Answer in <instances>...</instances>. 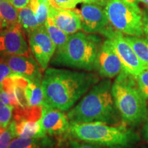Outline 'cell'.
Listing matches in <instances>:
<instances>
[{
  "instance_id": "277c9868",
  "label": "cell",
  "mask_w": 148,
  "mask_h": 148,
  "mask_svg": "<svg viewBox=\"0 0 148 148\" xmlns=\"http://www.w3.org/2000/svg\"><path fill=\"white\" fill-rule=\"evenodd\" d=\"M134 79L122 71L112 84L115 106L124 123L130 125H138L148 116L147 100L140 93Z\"/></svg>"
},
{
  "instance_id": "3957f363",
  "label": "cell",
  "mask_w": 148,
  "mask_h": 148,
  "mask_svg": "<svg viewBox=\"0 0 148 148\" xmlns=\"http://www.w3.org/2000/svg\"><path fill=\"white\" fill-rule=\"evenodd\" d=\"M70 124L69 133L73 138L108 148H130L138 140L137 135L123 125L100 122Z\"/></svg>"
},
{
  "instance_id": "8fae6325",
  "label": "cell",
  "mask_w": 148,
  "mask_h": 148,
  "mask_svg": "<svg viewBox=\"0 0 148 148\" xmlns=\"http://www.w3.org/2000/svg\"><path fill=\"white\" fill-rule=\"evenodd\" d=\"M82 29L84 32H101L108 25L105 8L95 3H84L79 11Z\"/></svg>"
},
{
  "instance_id": "4dcf8cb0",
  "label": "cell",
  "mask_w": 148,
  "mask_h": 148,
  "mask_svg": "<svg viewBox=\"0 0 148 148\" xmlns=\"http://www.w3.org/2000/svg\"><path fill=\"white\" fill-rule=\"evenodd\" d=\"M82 2L84 3H95L100 5H105L107 0H82Z\"/></svg>"
},
{
  "instance_id": "83f0119b",
  "label": "cell",
  "mask_w": 148,
  "mask_h": 148,
  "mask_svg": "<svg viewBox=\"0 0 148 148\" xmlns=\"http://www.w3.org/2000/svg\"><path fill=\"white\" fill-rule=\"evenodd\" d=\"M71 148H105L97 144L88 143V142H79L77 140H70Z\"/></svg>"
},
{
  "instance_id": "52a82bcc",
  "label": "cell",
  "mask_w": 148,
  "mask_h": 148,
  "mask_svg": "<svg viewBox=\"0 0 148 148\" xmlns=\"http://www.w3.org/2000/svg\"><path fill=\"white\" fill-rule=\"evenodd\" d=\"M112 42L116 52L123 65V71L136 77L140 73L148 69V64L143 63L135 53L134 51L121 32L115 29L106 27L101 32Z\"/></svg>"
},
{
  "instance_id": "2e32d148",
  "label": "cell",
  "mask_w": 148,
  "mask_h": 148,
  "mask_svg": "<svg viewBox=\"0 0 148 148\" xmlns=\"http://www.w3.org/2000/svg\"><path fill=\"white\" fill-rule=\"evenodd\" d=\"M18 24L27 36L40 26L34 12L29 5L18 10Z\"/></svg>"
},
{
  "instance_id": "7c38bea8",
  "label": "cell",
  "mask_w": 148,
  "mask_h": 148,
  "mask_svg": "<svg viewBox=\"0 0 148 148\" xmlns=\"http://www.w3.org/2000/svg\"><path fill=\"white\" fill-rule=\"evenodd\" d=\"M1 58L8 64L13 73L22 75L34 82L41 83V68L32 56L14 55Z\"/></svg>"
},
{
  "instance_id": "9a60e30c",
  "label": "cell",
  "mask_w": 148,
  "mask_h": 148,
  "mask_svg": "<svg viewBox=\"0 0 148 148\" xmlns=\"http://www.w3.org/2000/svg\"><path fill=\"white\" fill-rule=\"evenodd\" d=\"M16 123V136L22 138H44L46 131L42 126L41 119L31 121L23 119H14Z\"/></svg>"
},
{
  "instance_id": "e0dca14e",
  "label": "cell",
  "mask_w": 148,
  "mask_h": 148,
  "mask_svg": "<svg viewBox=\"0 0 148 148\" xmlns=\"http://www.w3.org/2000/svg\"><path fill=\"white\" fill-rule=\"evenodd\" d=\"M25 95L28 107L42 106L44 103V94L41 83L30 80L25 88Z\"/></svg>"
},
{
  "instance_id": "9c48e42d",
  "label": "cell",
  "mask_w": 148,
  "mask_h": 148,
  "mask_svg": "<svg viewBox=\"0 0 148 148\" xmlns=\"http://www.w3.org/2000/svg\"><path fill=\"white\" fill-rule=\"evenodd\" d=\"M95 69L105 78L117 76L123 71V65L110 40L101 44L95 60Z\"/></svg>"
},
{
  "instance_id": "484cf974",
  "label": "cell",
  "mask_w": 148,
  "mask_h": 148,
  "mask_svg": "<svg viewBox=\"0 0 148 148\" xmlns=\"http://www.w3.org/2000/svg\"><path fill=\"white\" fill-rule=\"evenodd\" d=\"M13 73L8 64L5 60L0 57V84H1L4 79Z\"/></svg>"
},
{
  "instance_id": "4fadbf2b",
  "label": "cell",
  "mask_w": 148,
  "mask_h": 148,
  "mask_svg": "<svg viewBox=\"0 0 148 148\" xmlns=\"http://www.w3.org/2000/svg\"><path fill=\"white\" fill-rule=\"evenodd\" d=\"M41 122L46 132L51 136H61L69 132L71 124L67 116L58 109L42 106Z\"/></svg>"
},
{
  "instance_id": "ac0fdd59",
  "label": "cell",
  "mask_w": 148,
  "mask_h": 148,
  "mask_svg": "<svg viewBox=\"0 0 148 148\" xmlns=\"http://www.w3.org/2000/svg\"><path fill=\"white\" fill-rule=\"evenodd\" d=\"M18 10L8 0L0 2V21L3 29L18 24Z\"/></svg>"
},
{
  "instance_id": "30bf717a",
  "label": "cell",
  "mask_w": 148,
  "mask_h": 148,
  "mask_svg": "<svg viewBox=\"0 0 148 148\" xmlns=\"http://www.w3.org/2000/svg\"><path fill=\"white\" fill-rule=\"evenodd\" d=\"M29 47L18 24L3 29L0 32V57L28 54Z\"/></svg>"
},
{
  "instance_id": "e575fe53",
  "label": "cell",
  "mask_w": 148,
  "mask_h": 148,
  "mask_svg": "<svg viewBox=\"0 0 148 148\" xmlns=\"http://www.w3.org/2000/svg\"><path fill=\"white\" fill-rule=\"evenodd\" d=\"M140 1H141L142 2H143L144 3H145V4L148 6V0H140Z\"/></svg>"
},
{
  "instance_id": "603a6c76",
  "label": "cell",
  "mask_w": 148,
  "mask_h": 148,
  "mask_svg": "<svg viewBox=\"0 0 148 148\" xmlns=\"http://www.w3.org/2000/svg\"><path fill=\"white\" fill-rule=\"evenodd\" d=\"M16 136V123L12 121L0 134V148H8L11 141Z\"/></svg>"
},
{
  "instance_id": "cb8c5ba5",
  "label": "cell",
  "mask_w": 148,
  "mask_h": 148,
  "mask_svg": "<svg viewBox=\"0 0 148 148\" xmlns=\"http://www.w3.org/2000/svg\"><path fill=\"white\" fill-rule=\"evenodd\" d=\"M14 108L0 100V125L5 129L10 124Z\"/></svg>"
},
{
  "instance_id": "7a4b0ae2",
  "label": "cell",
  "mask_w": 148,
  "mask_h": 148,
  "mask_svg": "<svg viewBox=\"0 0 148 148\" xmlns=\"http://www.w3.org/2000/svg\"><path fill=\"white\" fill-rule=\"evenodd\" d=\"M66 116L70 123H116L120 114L112 97L110 79H105L94 85Z\"/></svg>"
},
{
  "instance_id": "d6986e66",
  "label": "cell",
  "mask_w": 148,
  "mask_h": 148,
  "mask_svg": "<svg viewBox=\"0 0 148 148\" xmlns=\"http://www.w3.org/2000/svg\"><path fill=\"white\" fill-rule=\"evenodd\" d=\"M51 39L56 45V49L64 46L69 38V34H66L57 26L52 16L49 14L45 23L44 24Z\"/></svg>"
},
{
  "instance_id": "1f68e13d",
  "label": "cell",
  "mask_w": 148,
  "mask_h": 148,
  "mask_svg": "<svg viewBox=\"0 0 148 148\" xmlns=\"http://www.w3.org/2000/svg\"><path fill=\"white\" fill-rule=\"evenodd\" d=\"M143 136L145 139L146 140V141L148 143V116L147 119H146V123L144 126V129H143Z\"/></svg>"
},
{
  "instance_id": "ffe728a7",
  "label": "cell",
  "mask_w": 148,
  "mask_h": 148,
  "mask_svg": "<svg viewBox=\"0 0 148 148\" xmlns=\"http://www.w3.org/2000/svg\"><path fill=\"white\" fill-rule=\"evenodd\" d=\"M125 38L138 58L143 63L148 64V40L134 36H125Z\"/></svg>"
},
{
  "instance_id": "f546056e",
  "label": "cell",
  "mask_w": 148,
  "mask_h": 148,
  "mask_svg": "<svg viewBox=\"0 0 148 148\" xmlns=\"http://www.w3.org/2000/svg\"><path fill=\"white\" fill-rule=\"evenodd\" d=\"M143 28L144 34L148 40V10L147 9L143 11Z\"/></svg>"
},
{
  "instance_id": "836d02e7",
  "label": "cell",
  "mask_w": 148,
  "mask_h": 148,
  "mask_svg": "<svg viewBox=\"0 0 148 148\" xmlns=\"http://www.w3.org/2000/svg\"><path fill=\"white\" fill-rule=\"evenodd\" d=\"M49 3H50V4L52 5V6H56V5L55 3V1L54 0H49Z\"/></svg>"
},
{
  "instance_id": "44dd1931",
  "label": "cell",
  "mask_w": 148,
  "mask_h": 148,
  "mask_svg": "<svg viewBox=\"0 0 148 148\" xmlns=\"http://www.w3.org/2000/svg\"><path fill=\"white\" fill-rule=\"evenodd\" d=\"M28 5L34 12L39 25H44L51 5L49 0H29Z\"/></svg>"
},
{
  "instance_id": "6da1fadb",
  "label": "cell",
  "mask_w": 148,
  "mask_h": 148,
  "mask_svg": "<svg viewBox=\"0 0 148 148\" xmlns=\"http://www.w3.org/2000/svg\"><path fill=\"white\" fill-rule=\"evenodd\" d=\"M98 82L99 78L95 73L48 68L41 81L42 106L68 110Z\"/></svg>"
},
{
  "instance_id": "f35d334b",
  "label": "cell",
  "mask_w": 148,
  "mask_h": 148,
  "mask_svg": "<svg viewBox=\"0 0 148 148\" xmlns=\"http://www.w3.org/2000/svg\"><path fill=\"white\" fill-rule=\"evenodd\" d=\"M8 1H9V0H8Z\"/></svg>"
},
{
  "instance_id": "d6a6232c",
  "label": "cell",
  "mask_w": 148,
  "mask_h": 148,
  "mask_svg": "<svg viewBox=\"0 0 148 148\" xmlns=\"http://www.w3.org/2000/svg\"><path fill=\"white\" fill-rule=\"evenodd\" d=\"M121 1H126V2H128V3H136V1L137 0H121Z\"/></svg>"
},
{
  "instance_id": "74e56055",
  "label": "cell",
  "mask_w": 148,
  "mask_h": 148,
  "mask_svg": "<svg viewBox=\"0 0 148 148\" xmlns=\"http://www.w3.org/2000/svg\"><path fill=\"white\" fill-rule=\"evenodd\" d=\"M4 1V0H0V2H1V1Z\"/></svg>"
},
{
  "instance_id": "7402d4cb",
  "label": "cell",
  "mask_w": 148,
  "mask_h": 148,
  "mask_svg": "<svg viewBox=\"0 0 148 148\" xmlns=\"http://www.w3.org/2000/svg\"><path fill=\"white\" fill-rule=\"evenodd\" d=\"M44 138H22L17 136L12 139L8 148H45L48 141Z\"/></svg>"
},
{
  "instance_id": "ba28073f",
  "label": "cell",
  "mask_w": 148,
  "mask_h": 148,
  "mask_svg": "<svg viewBox=\"0 0 148 148\" xmlns=\"http://www.w3.org/2000/svg\"><path fill=\"white\" fill-rule=\"evenodd\" d=\"M29 44L34 58L42 71L47 66L56 50V45L51 39L45 25H40L28 36Z\"/></svg>"
},
{
  "instance_id": "4316f807",
  "label": "cell",
  "mask_w": 148,
  "mask_h": 148,
  "mask_svg": "<svg viewBox=\"0 0 148 148\" xmlns=\"http://www.w3.org/2000/svg\"><path fill=\"white\" fill-rule=\"evenodd\" d=\"M57 7L63 9H73L82 0H54Z\"/></svg>"
},
{
  "instance_id": "5bb4252c",
  "label": "cell",
  "mask_w": 148,
  "mask_h": 148,
  "mask_svg": "<svg viewBox=\"0 0 148 148\" xmlns=\"http://www.w3.org/2000/svg\"><path fill=\"white\" fill-rule=\"evenodd\" d=\"M49 14L52 16L56 24L67 34H72L82 29L79 11L63 9L50 5Z\"/></svg>"
},
{
  "instance_id": "5b68a950",
  "label": "cell",
  "mask_w": 148,
  "mask_h": 148,
  "mask_svg": "<svg viewBox=\"0 0 148 148\" xmlns=\"http://www.w3.org/2000/svg\"><path fill=\"white\" fill-rule=\"evenodd\" d=\"M101 45L100 38L95 35L82 32L70 34L64 46L56 50L53 63L92 71Z\"/></svg>"
},
{
  "instance_id": "d590c367",
  "label": "cell",
  "mask_w": 148,
  "mask_h": 148,
  "mask_svg": "<svg viewBox=\"0 0 148 148\" xmlns=\"http://www.w3.org/2000/svg\"><path fill=\"white\" fill-rule=\"evenodd\" d=\"M2 29H3V27H2V24H1V21H0V32H1V31H2Z\"/></svg>"
},
{
  "instance_id": "8992f818",
  "label": "cell",
  "mask_w": 148,
  "mask_h": 148,
  "mask_svg": "<svg viewBox=\"0 0 148 148\" xmlns=\"http://www.w3.org/2000/svg\"><path fill=\"white\" fill-rule=\"evenodd\" d=\"M109 23L116 30L127 36H142L143 11L135 3L107 0L105 5Z\"/></svg>"
},
{
  "instance_id": "d4e9b609",
  "label": "cell",
  "mask_w": 148,
  "mask_h": 148,
  "mask_svg": "<svg viewBox=\"0 0 148 148\" xmlns=\"http://www.w3.org/2000/svg\"><path fill=\"white\" fill-rule=\"evenodd\" d=\"M135 79L140 93L146 100H148V69L140 73Z\"/></svg>"
},
{
  "instance_id": "8d00e7d4",
  "label": "cell",
  "mask_w": 148,
  "mask_h": 148,
  "mask_svg": "<svg viewBox=\"0 0 148 148\" xmlns=\"http://www.w3.org/2000/svg\"><path fill=\"white\" fill-rule=\"evenodd\" d=\"M5 130V129H3V127H1V125H0V134H1V132H3V130Z\"/></svg>"
},
{
  "instance_id": "f1b7e54d",
  "label": "cell",
  "mask_w": 148,
  "mask_h": 148,
  "mask_svg": "<svg viewBox=\"0 0 148 148\" xmlns=\"http://www.w3.org/2000/svg\"><path fill=\"white\" fill-rule=\"evenodd\" d=\"M9 1L18 10L27 6L29 3V0H9Z\"/></svg>"
}]
</instances>
